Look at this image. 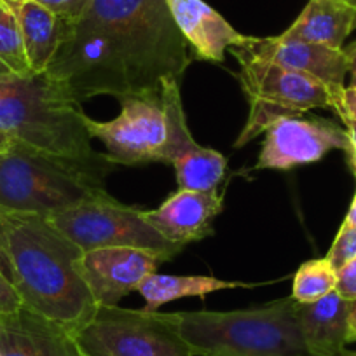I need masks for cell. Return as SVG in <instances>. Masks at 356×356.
Masks as SVG:
<instances>
[{
    "instance_id": "6da1fadb",
    "label": "cell",
    "mask_w": 356,
    "mask_h": 356,
    "mask_svg": "<svg viewBox=\"0 0 356 356\" xmlns=\"http://www.w3.org/2000/svg\"><path fill=\"white\" fill-rule=\"evenodd\" d=\"M193 60L164 0H91L46 75L81 105L102 95L159 97L163 81H180Z\"/></svg>"
},
{
    "instance_id": "7a4b0ae2",
    "label": "cell",
    "mask_w": 356,
    "mask_h": 356,
    "mask_svg": "<svg viewBox=\"0 0 356 356\" xmlns=\"http://www.w3.org/2000/svg\"><path fill=\"white\" fill-rule=\"evenodd\" d=\"M9 239L15 286L23 306L74 332L98 304L77 271L82 250L47 217L0 208Z\"/></svg>"
},
{
    "instance_id": "3957f363",
    "label": "cell",
    "mask_w": 356,
    "mask_h": 356,
    "mask_svg": "<svg viewBox=\"0 0 356 356\" xmlns=\"http://www.w3.org/2000/svg\"><path fill=\"white\" fill-rule=\"evenodd\" d=\"M0 128L13 140L105 180L114 163L91 145L84 112L46 74L0 79Z\"/></svg>"
},
{
    "instance_id": "277c9868",
    "label": "cell",
    "mask_w": 356,
    "mask_h": 356,
    "mask_svg": "<svg viewBox=\"0 0 356 356\" xmlns=\"http://www.w3.org/2000/svg\"><path fill=\"white\" fill-rule=\"evenodd\" d=\"M296 306L289 297L252 309L171 316L196 356H311L300 337Z\"/></svg>"
},
{
    "instance_id": "5b68a950",
    "label": "cell",
    "mask_w": 356,
    "mask_h": 356,
    "mask_svg": "<svg viewBox=\"0 0 356 356\" xmlns=\"http://www.w3.org/2000/svg\"><path fill=\"white\" fill-rule=\"evenodd\" d=\"M108 194L104 180L81 168L13 142L0 152V208L51 217Z\"/></svg>"
},
{
    "instance_id": "8992f818",
    "label": "cell",
    "mask_w": 356,
    "mask_h": 356,
    "mask_svg": "<svg viewBox=\"0 0 356 356\" xmlns=\"http://www.w3.org/2000/svg\"><path fill=\"white\" fill-rule=\"evenodd\" d=\"M231 53L241 67L239 81L250 104L248 119L234 143L236 149L267 131L278 119L297 118L313 108L334 107L335 91L341 86H327L311 75L286 70L252 56L239 46L231 47Z\"/></svg>"
},
{
    "instance_id": "52a82bcc",
    "label": "cell",
    "mask_w": 356,
    "mask_h": 356,
    "mask_svg": "<svg viewBox=\"0 0 356 356\" xmlns=\"http://www.w3.org/2000/svg\"><path fill=\"white\" fill-rule=\"evenodd\" d=\"M70 335L81 356H196L171 313L98 306Z\"/></svg>"
},
{
    "instance_id": "ba28073f",
    "label": "cell",
    "mask_w": 356,
    "mask_h": 356,
    "mask_svg": "<svg viewBox=\"0 0 356 356\" xmlns=\"http://www.w3.org/2000/svg\"><path fill=\"white\" fill-rule=\"evenodd\" d=\"M82 252L95 248H140L173 259L184 246L164 239L143 217V210L115 201L111 194L47 217Z\"/></svg>"
},
{
    "instance_id": "9c48e42d",
    "label": "cell",
    "mask_w": 356,
    "mask_h": 356,
    "mask_svg": "<svg viewBox=\"0 0 356 356\" xmlns=\"http://www.w3.org/2000/svg\"><path fill=\"white\" fill-rule=\"evenodd\" d=\"M121 107V114L107 122L95 121L84 114L89 136L104 143L105 156L114 164L156 163L157 150L166 136L161 95L122 98Z\"/></svg>"
},
{
    "instance_id": "30bf717a",
    "label": "cell",
    "mask_w": 356,
    "mask_h": 356,
    "mask_svg": "<svg viewBox=\"0 0 356 356\" xmlns=\"http://www.w3.org/2000/svg\"><path fill=\"white\" fill-rule=\"evenodd\" d=\"M349 152L348 131L327 119L282 118L267 128L257 170H292L320 161L330 150Z\"/></svg>"
},
{
    "instance_id": "8fae6325",
    "label": "cell",
    "mask_w": 356,
    "mask_h": 356,
    "mask_svg": "<svg viewBox=\"0 0 356 356\" xmlns=\"http://www.w3.org/2000/svg\"><path fill=\"white\" fill-rule=\"evenodd\" d=\"M164 260L140 248H95L82 252L77 271L98 306H118L119 300L157 273Z\"/></svg>"
},
{
    "instance_id": "7c38bea8",
    "label": "cell",
    "mask_w": 356,
    "mask_h": 356,
    "mask_svg": "<svg viewBox=\"0 0 356 356\" xmlns=\"http://www.w3.org/2000/svg\"><path fill=\"white\" fill-rule=\"evenodd\" d=\"M239 47L252 56L275 63L286 70L311 75L327 86H344L349 74L344 49L321 46V44L290 40L283 37H246Z\"/></svg>"
},
{
    "instance_id": "4fadbf2b",
    "label": "cell",
    "mask_w": 356,
    "mask_h": 356,
    "mask_svg": "<svg viewBox=\"0 0 356 356\" xmlns=\"http://www.w3.org/2000/svg\"><path fill=\"white\" fill-rule=\"evenodd\" d=\"M222 210L224 200L217 189H180L156 210H143V217L164 239L186 246L213 234L211 224Z\"/></svg>"
},
{
    "instance_id": "5bb4252c",
    "label": "cell",
    "mask_w": 356,
    "mask_h": 356,
    "mask_svg": "<svg viewBox=\"0 0 356 356\" xmlns=\"http://www.w3.org/2000/svg\"><path fill=\"white\" fill-rule=\"evenodd\" d=\"M0 356H81L70 332L22 306L0 316Z\"/></svg>"
},
{
    "instance_id": "9a60e30c",
    "label": "cell",
    "mask_w": 356,
    "mask_h": 356,
    "mask_svg": "<svg viewBox=\"0 0 356 356\" xmlns=\"http://www.w3.org/2000/svg\"><path fill=\"white\" fill-rule=\"evenodd\" d=\"M175 25L193 49L196 60L222 63L225 51L241 46L246 35L232 29L224 16L203 0H164Z\"/></svg>"
},
{
    "instance_id": "2e32d148",
    "label": "cell",
    "mask_w": 356,
    "mask_h": 356,
    "mask_svg": "<svg viewBox=\"0 0 356 356\" xmlns=\"http://www.w3.org/2000/svg\"><path fill=\"white\" fill-rule=\"evenodd\" d=\"M349 306L337 292L311 304L297 302L300 337L311 356H342L349 334Z\"/></svg>"
},
{
    "instance_id": "e0dca14e",
    "label": "cell",
    "mask_w": 356,
    "mask_h": 356,
    "mask_svg": "<svg viewBox=\"0 0 356 356\" xmlns=\"http://www.w3.org/2000/svg\"><path fill=\"white\" fill-rule=\"evenodd\" d=\"M356 8L346 0H309L299 18L280 37L342 49L353 32Z\"/></svg>"
},
{
    "instance_id": "ac0fdd59",
    "label": "cell",
    "mask_w": 356,
    "mask_h": 356,
    "mask_svg": "<svg viewBox=\"0 0 356 356\" xmlns=\"http://www.w3.org/2000/svg\"><path fill=\"white\" fill-rule=\"evenodd\" d=\"M18 22L30 70L33 74H46L65 39V25L35 0H26L19 8Z\"/></svg>"
},
{
    "instance_id": "d6986e66",
    "label": "cell",
    "mask_w": 356,
    "mask_h": 356,
    "mask_svg": "<svg viewBox=\"0 0 356 356\" xmlns=\"http://www.w3.org/2000/svg\"><path fill=\"white\" fill-rule=\"evenodd\" d=\"M253 285H246L241 282H227L218 280L213 276H171V275H150L145 282L140 285L138 292L145 299L147 311H156L163 304L171 300L184 299V297H201L220 290L234 289H250Z\"/></svg>"
},
{
    "instance_id": "ffe728a7",
    "label": "cell",
    "mask_w": 356,
    "mask_h": 356,
    "mask_svg": "<svg viewBox=\"0 0 356 356\" xmlns=\"http://www.w3.org/2000/svg\"><path fill=\"white\" fill-rule=\"evenodd\" d=\"M161 104H163L166 136H164V143L161 145V149L157 150L156 163L175 164L184 156L200 149V143L193 138V133L189 131V126H187L182 97H180V81L177 79L163 81Z\"/></svg>"
},
{
    "instance_id": "44dd1931",
    "label": "cell",
    "mask_w": 356,
    "mask_h": 356,
    "mask_svg": "<svg viewBox=\"0 0 356 356\" xmlns=\"http://www.w3.org/2000/svg\"><path fill=\"white\" fill-rule=\"evenodd\" d=\"M177 182L186 191H215L227 170V159L210 147H201L173 164Z\"/></svg>"
},
{
    "instance_id": "7402d4cb",
    "label": "cell",
    "mask_w": 356,
    "mask_h": 356,
    "mask_svg": "<svg viewBox=\"0 0 356 356\" xmlns=\"http://www.w3.org/2000/svg\"><path fill=\"white\" fill-rule=\"evenodd\" d=\"M337 271L328 259L307 260L299 267L293 278L292 299L299 304H311L335 292Z\"/></svg>"
},
{
    "instance_id": "603a6c76",
    "label": "cell",
    "mask_w": 356,
    "mask_h": 356,
    "mask_svg": "<svg viewBox=\"0 0 356 356\" xmlns=\"http://www.w3.org/2000/svg\"><path fill=\"white\" fill-rule=\"evenodd\" d=\"M0 58L19 77L35 75L30 70L29 60H26L18 15L2 2H0Z\"/></svg>"
},
{
    "instance_id": "cb8c5ba5",
    "label": "cell",
    "mask_w": 356,
    "mask_h": 356,
    "mask_svg": "<svg viewBox=\"0 0 356 356\" xmlns=\"http://www.w3.org/2000/svg\"><path fill=\"white\" fill-rule=\"evenodd\" d=\"M328 262L334 266L335 271H339L341 267L356 259V227L349 222H342L341 229H339L337 236H335L334 243H332L330 250L327 253Z\"/></svg>"
},
{
    "instance_id": "d4e9b609",
    "label": "cell",
    "mask_w": 356,
    "mask_h": 356,
    "mask_svg": "<svg viewBox=\"0 0 356 356\" xmlns=\"http://www.w3.org/2000/svg\"><path fill=\"white\" fill-rule=\"evenodd\" d=\"M37 4L49 9L53 15H56L65 25V33L74 23H77L89 8L91 0H35Z\"/></svg>"
},
{
    "instance_id": "484cf974",
    "label": "cell",
    "mask_w": 356,
    "mask_h": 356,
    "mask_svg": "<svg viewBox=\"0 0 356 356\" xmlns=\"http://www.w3.org/2000/svg\"><path fill=\"white\" fill-rule=\"evenodd\" d=\"M332 111L341 118V121L344 124L349 122H356V88L355 86H341V88L335 91L334 97V107Z\"/></svg>"
},
{
    "instance_id": "4316f807",
    "label": "cell",
    "mask_w": 356,
    "mask_h": 356,
    "mask_svg": "<svg viewBox=\"0 0 356 356\" xmlns=\"http://www.w3.org/2000/svg\"><path fill=\"white\" fill-rule=\"evenodd\" d=\"M335 292L346 300H356V259H353L337 271Z\"/></svg>"
},
{
    "instance_id": "83f0119b",
    "label": "cell",
    "mask_w": 356,
    "mask_h": 356,
    "mask_svg": "<svg viewBox=\"0 0 356 356\" xmlns=\"http://www.w3.org/2000/svg\"><path fill=\"white\" fill-rule=\"evenodd\" d=\"M23 306V300L19 297L16 286L0 273V316L11 314Z\"/></svg>"
},
{
    "instance_id": "f1b7e54d",
    "label": "cell",
    "mask_w": 356,
    "mask_h": 356,
    "mask_svg": "<svg viewBox=\"0 0 356 356\" xmlns=\"http://www.w3.org/2000/svg\"><path fill=\"white\" fill-rule=\"evenodd\" d=\"M0 273L15 285V269H13L11 253H9V239L2 218H0Z\"/></svg>"
},
{
    "instance_id": "f546056e",
    "label": "cell",
    "mask_w": 356,
    "mask_h": 356,
    "mask_svg": "<svg viewBox=\"0 0 356 356\" xmlns=\"http://www.w3.org/2000/svg\"><path fill=\"white\" fill-rule=\"evenodd\" d=\"M346 131H348L349 138V161H351L353 170H356V122H349L346 124Z\"/></svg>"
},
{
    "instance_id": "4dcf8cb0",
    "label": "cell",
    "mask_w": 356,
    "mask_h": 356,
    "mask_svg": "<svg viewBox=\"0 0 356 356\" xmlns=\"http://www.w3.org/2000/svg\"><path fill=\"white\" fill-rule=\"evenodd\" d=\"M346 53V58H348L349 65V75H351V86L356 88V40L353 44H349L348 47H342Z\"/></svg>"
},
{
    "instance_id": "1f68e13d",
    "label": "cell",
    "mask_w": 356,
    "mask_h": 356,
    "mask_svg": "<svg viewBox=\"0 0 356 356\" xmlns=\"http://www.w3.org/2000/svg\"><path fill=\"white\" fill-rule=\"evenodd\" d=\"M356 341V300H351V306H349V334H348V342Z\"/></svg>"
},
{
    "instance_id": "d6a6232c",
    "label": "cell",
    "mask_w": 356,
    "mask_h": 356,
    "mask_svg": "<svg viewBox=\"0 0 356 356\" xmlns=\"http://www.w3.org/2000/svg\"><path fill=\"white\" fill-rule=\"evenodd\" d=\"M13 142H15L13 136L9 135L8 131H4V129L0 128V152H4L6 149H9V147L13 145Z\"/></svg>"
},
{
    "instance_id": "836d02e7",
    "label": "cell",
    "mask_w": 356,
    "mask_h": 356,
    "mask_svg": "<svg viewBox=\"0 0 356 356\" xmlns=\"http://www.w3.org/2000/svg\"><path fill=\"white\" fill-rule=\"evenodd\" d=\"M344 220L349 222V224L355 225L356 227V194H355V197H353L351 207H349V211H348V215H346Z\"/></svg>"
},
{
    "instance_id": "e575fe53",
    "label": "cell",
    "mask_w": 356,
    "mask_h": 356,
    "mask_svg": "<svg viewBox=\"0 0 356 356\" xmlns=\"http://www.w3.org/2000/svg\"><path fill=\"white\" fill-rule=\"evenodd\" d=\"M0 2H2V4H6V6H8V8L11 9V11H15L16 15H18L19 8H22V6L25 4L26 0H0Z\"/></svg>"
},
{
    "instance_id": "d590c367",
    "label": "cell",
    "mask_w": 356,
    "mask_h": 356,
    "mask_svg": "<svg viewBox=\"0 0 356 356\" xmlns=\"http://www.w3.org/2000/svg\"><path fill=\"white\" fill-rule=\"evenodd\" d=\"M11 75H16V74L11 70V67H9L8 63H6V61L0 58V79L11 77Z\"/></svg>"
},
{
    "instance_id": "8d00e7d4",
    "label": "cell",
    "mask_w": 356,
    "mask_h": 356,
    "mask_svg": "<svg viewBox=\"0 0 356 356\" xmlns=\"http://www.w3.org/2000/svg\"><path fill=\"white\" fill-rule=\"evenodd\" d=\"M342 356H356V351H346Z\"/></svg>"
},
{
    "instance_id": "74e56055",
    "label": "cell",
    "mask_w": 356,
    "mask_h": 356,
    "mask_svg": "<svg viewBox=\"0 0 356 356\" xmlns=\"http://www.w3.org/2000/svg\"><path fill=\"white\" fill-rule=\"evenodd\" d=\"M349 4H351L353 8H356V0H349Z\"/></svg>"
},
{
    "instance_id": "f35d334b",
    "label": "cell",
    "mask_w": 356,
    "mask_h": 356,
    "mask_svg": "<svg viewBox=\"0 0 356 356\" xmlns=\"http://www.w3.org/2000/svg\"><path fill=\"white\" fill-rule=\"evenodd\" d=\"M353 30H356V15H355V23H353Z\"/></svg>"
},
{
    "instance_id": "ab89813d",
    "label": "cell",
    "mask_w": 356,
    "mask_h": 356,
    "mask_svg": "<svg viewBox=\"0 0 356 356\" xmlns=\"http://www.w3.org/2000/svg\"><path fill=\"white\" fill-rule=\"evenodd\" d=\"M346 2H349V0H346Z\"/></svg>"
},
{
    "instance_id": "60d3db41",
    "label": "cell",
    "mask_w": 356,
    "mask_h": 356,
    "mask_svg": "<svg viewBox=\"0 0 356 356\" xmlns=\"http://www.w3.org/2000/svg\"><path fill=\"white\" fill-rule=\"evenodd\" d=\"M355 173H356V170H355Z\"/></svg>"
}]
</instances>
